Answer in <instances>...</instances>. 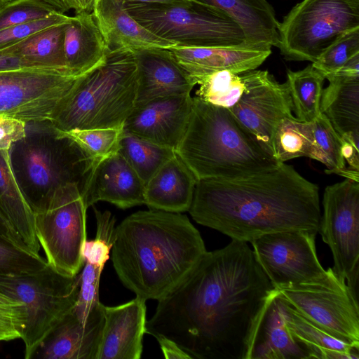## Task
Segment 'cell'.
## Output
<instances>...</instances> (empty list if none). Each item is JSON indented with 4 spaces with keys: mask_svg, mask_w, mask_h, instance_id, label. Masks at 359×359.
Returning a JSON list of instances; mask_svg holds the SVG:
<instances>
[{
    "mask_svg": "<svg viewBox=\"0 0 359 359\" xmlns=\"http://www.w3.org/2000/svg\"><path fill=\"white\" fill-rule=\"evenodd\" d=\"M275 287L247 242L206 251L158 300L145 333L168 338L191 359H245L259 312Z\"/></svg>",
    "mask_w": 359,
    "mask_h": 359,
    "instance_id": "1",
    "label": "cell"
},
{
    "mask_svg": "<svg viewBox=\"0 0 359 359\" xmlns=\"http://www.w3.org/2000/svg\"><path fill=\"white\" fill-rule=\"evenodd\" d=\"M189 212L197 223L247 243L287 230L318 233L321 216L318 185L285 163L236 179L197 180Z\"/></svg>",
    "mask_w": 359,
    "mask_h": 359,
    "instance_id": "2",
    "label": "cell"
},
{
    "mask_svg": "<svg viewBox=\"0 0 359 359\" xmlns=\"http://www.w3.org/2000/svg\"><path fill=\"white\" fill-rule=\"evenodd\" d=\"M185 215L150 209L115 227L111 261L122 284L144 300L171 291L206 252Z\"/></svg>",
    "mask_w": 359,
    "mask_h": 359,
    "instance_id": "3",
    "label": "cell"
},
{
    "mask_svg": "<svg viewBox=\"0 0 359 359\" xmlns=\"http://www.w3.org/2000/svg\"><path fill=\"white\" fill-rule=\"evenodd\" d=\"M175 151L197 180L236 179L281 163L255 142L229 109L196 96L192 97L188 126Z\"/></svg>",
    "mask_w": 359,
    "mask_h": 359,
    "instance_id": "4",
    "label": "cell"
},
{
    "mask_svg": "<svg viewBox=\"0 0 359 359\" xmlns=\"http://www.w3.org/2000/svg\"><path fill=\"white\" fill-rule=\"evenodd\" d=\"M18 186L34 211L43 209L60 187L76 184L83 194L99 162L50 121L27 123L25 135L9 151Z\"/></svg>",
    "mask_w": 359,
    "mask_h": 359,
    "instance_id": "5",
    "label": "cell"
},
{
    "mask_svg": "<svg viewBox=\"0 0 359 359\" xmlns=\"http://www.w3.org/2000/svg\"><path fill=\"white\" fill-rule=\"evenodd\" d=\"M137 83L133 50L108 51L101 64L77 79L51 123L64 132L123 128L135 105Z\"/></svg>",
    "mask_w": 359,
    "mask_h": 359,
    "instance_id": "6",
    "label": "cell"
},
{
    "mask_svg": "<svg viewBox=\"0 0 359 359\" xmlns=\"http://www.w3.org/2000/svg\"><path fill=\"white\" fill-rule=\"evenodd\" d=\"M128 13L159 38L185 47L245 44L241 27L222 11L195 1L177 4L124 3Z\"/></svg>",
    "mask_w": 359,
    "mask_h": 359,
    "instance_id": "7",
    "label": "cell"
},
{
    "mask_svg": "<svg viewBox=\"0 0 359 359\" xmlns=\"http://www.w3.org/2000/svg\"><path fill=\"white\" fill-rule=\"evenodd\" d=\"M80 273L67 276L48 264L32 273L0 276V290L25 306L26 321L21 339L25 358L33 353L54 327L74 307Z\"/></svg>",
    "mask_w": 359,
    "mask_h": 359,
    "instance_id": "8",
    "label": "cell"
},
{
    "mask_svg": "<svg viewBox=\"0 0 359 359\" xmlns=\"http://www.w3.org/2000/svg\"><path fill=\"white\" fill-rule=\"evenodd\" d=\"M357 28L359 0H303L279 22L278 48L287 60L313 62Z\"/></svg>",
    "mask_w": 359,
    "mask_h": 359,
    "instance_id": "9",
    "label": "cell"
},
{
    "mask_svg": "<svg viewBox=\"0 0 359 359\" xmlns=\"http://www.w3.org/2000/svg\"><path fill=\"white\" fill-rule=\"evenodd\" d=\"M87 209L79 187L69 183L59 187L46 205L34 212L35 233L46 262L64 276H76L83 266Z\"/></svg>",
    "mask_w": 359,
    "mask_h": 359,
    "instance_id": "10",
    "label": "cell"
},
{
    "mask_svg": "<svg viewBox=\"0 0 359 359\" xmlns=\"http://www.w3.org/2000/svg\"><path fill=\"white\" fill-rule=\"evenodd\" d=\"M280 297L334 337L359 347L358 300L332 268L320 280L279 288Z\"/></svg>",
    "mask_w": 359,
    "mask_h": 359,
    "instance_id": "11",
    "label": "cell"
},
{
    "mask_svg": "<svg viewBox=\"0 0 359 359\" xmlns=\"http://www.w3.org/2000/svg\"><path fill=\"white\" fill-rule=\"evenodd\" d=\"M79 76L66 69L27 67L0 72V116L25 123L52 121Z\"/></svg>",
    "mask_w": 359,
    "mask_h": 359,
    "instance_id": "12",
    "label": "cell"
},
{
    "mask_svg": "<svg viewBox=\"0 0 359 359\" xmlns=\"http://www.w3.org/2000/svg\"><path fill=\"white\" fill-rule=\"evenodd\" d=\"M318 231L332 252L333 271L358 299L359 182L346 178L326 187Z\"/></svg>",
    "mask_w": 359,
    "mask_h": 359,
    "instance_id": "13",
    "label": "cell"
},
{
    "mask_svg": "<svg viewBox=\"0 0 359 359\" xmlns=\"http://www.w3.org/2000/svg\"><path fill=\"white\" fill-rule=\"evenodd\" d=\"M317 232L287 230L250 242L257 261L275 288L320 280L327 275L316 254Z\"/></svg>",
    "mask_w": 359,
    "mask_h": 359,
    "instance_id": "14",
    "label": "cell"
},
{
    "mask_svg": "<svg viewBox=\"0 0 359 359\" xmlns=\"http://www.w3.org/2000/svg\"><path fill=\"white\" fill-rule=\"evenodd\" d=\"M229 109L255 142L273 158V140L277 126L283 118L293 116L287 83H278L266 71Z\"/></svg>",
    "mask_w": 359,
    "mask_h": 359,
    "instance_id": "15",
    "label": "cell"
},
{
    "mask_svg": "<svg viewBox=\"0 0 359 359\" xmlns=\"http://www.w3.org/2000/svg\"><path fill=\"white\" fill-rule=\"evenodd\" d=\"M191 107L190 94L136 104L124 122L123 132L176 151L187 128Z\"/></svg>",
    "mask_w": 359,
    "mask_h": 359,
    "instance_id": "16",
    "label": "cell"
},
{
    "mask_svg": "<svg viewBox=\"0 0 359 359\" xmlns=\"http://www.w3.org/2000/svg\"><path fill=\"white\" fill-rule=\"evenodd\" d=\"M104 306L94 309L86 321L73 309L39 345L31 358L95 359L104 326Z\"/></svg>",
    "mask_w": 359,
    "mask_h": 359,
    "instance_id": "17",
    "label": "cell"
},
{
    "mask_svg": "<svg viewBox=\"0 0 359 359\" xmlns=\"http://www.w3.org/2000/svg\"><path fill=\"white\" fill-rule=\"evenodd\" d=\"M146 300L137 297L104 306V326L95 359H139L146 331Z\"/></svg>",
    "mask_w": 359,
    "mask_h": 359,
    "instance_id": "18",
    "label": "cell"
},
{
    "mask_svg": "<svg viewBox=\"0 0 359 359\" xmlns=\"http://www.w3.org/2000/svg\"><path fill=\"white\" fill-rule=\"evenodd\" d=\"M245 359H312L309 351L298 344L287 330L276 288L254 321Z\"/></svg>",
    "mask_w": 359,
    "mask_h": 359,
    "instance_id": "19",
    "label": "cell"
},
{
    "mask_svg": "<svg viewBox=\"0 0 359 359\" xmlns=\"http://www.w3.org/2000/svg\"><path fill=\"white\" fill-rule=\"evenodd\" d=\"M145 184L117 151L100 160L92 170L82 194L88 207L98 201L126 209L144 204Z\"/></svg>",
    "mask_w": 359,
    "mask_h": 359,
    "instance_id": "20",
    "label": "cell"
},
{
    "mask_svg": "<svg viewBox=\"0 0 359 359\" xmlns=\"http://www.w3.org/2000/svg\"><path fill=\"white\" fill-rule=\"evenodd\" d=\"M133 52L137 74L135 104L158 97L190 94L196 85L169 49L145 48Z\"/></svg>",
    "mask_w": 359,
    "mask_h": 359,
    "instance_id": "21",
    "label": "cell"
},
{
    "mask_svg": "<svg viewBox=\"0 0 359 359\" xmlns=\"http://www.w3.org/2000/svg\"><path fill=\"white\" fill-rule=\"evenodd\" d=\"M168 49L194 81L200 77L221 70L241 73L256 69L271 53L270 46L247 44L231 47H185L174 45Z\"/></svg>",
    "mask_w": 359,
    "mask_h": 359,
    "instance_id": "22",
    "label": "cell"
},
{
    "mask_svg": "<svg viewBox=\"0 0 359 359\" xmlns=\"http://www.w3.org/2000/svg\"><path fill=\"white\" fill-rule=\"evenodd\" d=\"M92 13L109 52L168 48L175 45L153 34L137 22L128 13L121 0H95Z\"/></svg>",
    "mask_w": 359,
    "mask_h": 359,
    "instance_id": "23",
    "label": "cell"
},
{
    "mask_svg": "<svg viewBox=\"0 0 359 359\" xmlns=\"http://www.w3.org/2000/svg\"><path fill=\"white\" fill-rule=\"evenodd\" d=\"M197 179L176 154L145 184L144 204L150 209L170 212L189 211Z\"/></svg>",
    "mask_w": 359,
    "mask_h": 359,
    "instance_id": "24",
    "label": "cell"
},
{
    "mask_svg": "<svg viewBox=\"0 0 359 359\" xmlns=\"http://www.w3.org/2000/svg\"><path fill=\"white\" fill-rule=\"evenodd\" d=\"M325 79L320 113L340 137L359 138V72L342 67Z\"/></svg>",
    "mask_w": 359,
    "mask_h": 359,
    "instance_id": "25",
    "label": "cell"
},
{
    "mask_svg": "<svg viewBox=\"0 0 359 359\" xmlns=\"http://www.w3.org/2000/svg\"><path fill=\"white\" fill-rule=\"evenodd\" d=\"M66 68L80 76L101 64L108 50L92 13L70 17L65 28Z\"/></svg>",
    "mask_w": 359,
    "mask_h": 359,
    "instance_id": "26",
    "label": "cell"
},
{
    "mask_svg": "<svg viewBox=\"0 0 359 359\" xmlns=\"http://www.w3.org/2000/svg\"><path fill=\"white\" fill-rule=\"evenodd\" d=\"M227 14L242 29L245 44L276 46L278 26L275 11L266 0H193Z\"/></svg>",
    "mask_w": 359,
    "mask_h": 359,
    "instance_id": "27",
    "label": "cell"
},
{
    "mask_svg": "<svg viewBox=\"0 0 359 359\" xmlns=\"http://www.w3.org/2000/svg\"><path fill=\"white\" fill-rule=\"evenodd\" d=\"M9 151H0V215L19 238L23 248L40 255L35 233L34 212L24 197L15 177Z\"/></svg>",
    "mask_w": 359,
    "mask_h": 359,
    "instance_id": "28",
    "label": "cell"
},
{
    "mask_svg": "<svg viewBox=\"0 0 359 359\" xmlns=\"http://www.w3.org/2000/svg\"><path fill=\"white\" fill-rule=\"evenodd\" d=\"M280 299L287 330L293 339L309 351L312 359L359 358L358 346L345 343L331 335Z\"/></svg>",
    "mask_w": 359,
    "mask_h": 359,
    "instance_id": "29",
    "label": "cell"
},
{
    "mask_svg": "<svg viewBox=\"0 0 359 359\" xmlns=\"http://www.w3.org/2000/svg\"><path fill=\"white\" fill-rule=\"evenodd\" d=\"M67 22L37 32L0 52L20 57L31 67L67 70L64 51L65 28Z\"/></svg>",
    "mask_w": 359,
    "mask_h": 359,
    "instance_id": "30",
    "label": "cell"
},
{
    "mask_svg": "<svg viewBox=\"0 0 359 359\" xmlns=\"http://www.w3.org/2000/svg\"><path fill=\"white\" fill-rule=\"evenodd\" d=\"M266 72L257 69L241 73L229 70L215 72L196 79V84L199 85L196 97L214 105L230 109Z\"/></svg>",
    "mask_w": 359,
    "mask_h": 359,
    "instance_id": "31",
    "label": "cell"
},
{
    "mask_svg": "<svg viewBox=\"0 0 359 359\" xmlns=\"http://www.w3.org/2000/svg\"><path fill=\"white\" fill-rule=\"evenodd\" d=\"M325 76L311 64L299 71L288 70L287 85L296 118L312 122L320 114Z\"/></svg>",
    "mask_w": 359,
    "mask_h": 359,
    "instance_id": "32",
    "label": "cell"
},
{
    "mask_svg": "<svg viewBox=\"0 0 359 359\" xmlns=\"http://www.w3.org/2000/svg\"><path fill=\"white\" fill-rule=\"evenodd\" d=\"M313 142L309 157L323 163L325 170L358 181V171L346 168L342 156V140L327 118L322 113L312 121Z\"/></svg>",
    "mask_w": 359,
    "mask_h": 359,
    "instance_id": "33",
    "label": "cell"
},
{
    "mask_svg": "<svg viewBox=\"0 0 359 359\" xmlns=\"http://www.w3.org/2000/svg\"><path fill=\"white\" fill-rule=\"evenodd\" d=\"M118 152L126 159L146 184L176 151L129 133L122 134Z\"/></svg>",
    "mask_w": 359,
    "mask_h": 359,
    "instance_id": "34",
    "label": "cell"
},
{
    "mask_svg": "<svg viewBox=\"0 0 359 359\" xmlns=\"http://www.w3.org/2000/svg\"><path fill=\"white\" fill-rule=\"evenodd\" d=\"M313 142L312 122L295 116L283 118L277 126L273 140V158L278 163L298 157H309Z\"/></svg>",
    "mask_w": 359,
    "mask_h": 359,
    "instance_id": "35",
    "label": "cell"
},
{
    "mask_svg": "<svg viewBox=\"0 0 359 359\" xmlns=\"http://www.w3.org/2000/svg\"><path fill=\"white\" fill-rule=\"evenodd\" d=\"M97 224L95 239L86 240L83 248L84 262L104 266L109 259L115 231V218L109 211L102 212L93 205Z\"/></svg>",
    "mask_w": 359,
    "mask_h": 359,
    "instance_id": "36",
    "label": "cell"
},
{
    "mask_svg": "<svg viewBox=\"0 0 359 359\" xmlns=\"http://www.w3.org/2000/svg\"><path fill=\"white\" fill-rule=\"evenodd\" d=\"M95 159L100 161L118 151L122 128L74 130L66 132Z\"/></svg>",
    "mask_w": 359,
    "mask_h": 359,
    "instance_id": "37",
    "label": "cell"
},
{
    "mask_svg": "<svg viewBox=\"0 0 359 359\" xmlns=\"http://www.w3.org/2000/svg\"><path fill=\"white\" fill-rule=\"evenodd\" d=\"M47 265L41 255L32 254L0 236V276L32 273Z\"/></svg>",
    "mask_w": 359,
    "mask_h": 359,
    "instance_id": "38",
    "label": "cell"
},
{
    "mask_svg": "<svg viewBox=\"0 0 359 359\" xmlns=\"http://www.w3.org/2000/svg\"><path fill=\"white\" fill-rule=\"evenodd\" d=\"M358 53L359 28H357L341 36L311 65L326 77L340 69L352 56Z\"/></svg>",
    "mask_w": 359,
    "mask_h": 359,
    "instance_id": "39",
    "label": "cell"
},
{
    "mask_svg": "<svg viewBox=\"0 0 359 359\" xmlns=\"http://www.w3.org/2000/svg\"><path fill=\"white\" fill-rule=\"evenodd\" d=\"M56 13L54 7L41 0H11L0 11V29L46 18Z\"/></svg>",
    "mask_w": 359,
    "mask_h": 359,
    "instance_id": "40",
    "label": "cell"
},
{
    "mask_svg": "<svg viewBox=\"0 0 359 359\" xmlns=\"http://www.w3.org/2000/svg\"><path fill=\"white\" fill-rule=\"evenodd\" d=\"M103 269V266L84 262L79 273V290L73 311L82 321H86L91 311L101 304L99 285Z\"/></svg>",
    "mask_w": 359,
    "mask_h": 359,
    "instance_id": "41",
    "label": "cell"
},
{
    "mask_svg": "<svg viewBox=\"0 0 359 359\" xmlns=\"http://www.w3.org/2000/svg\"><path fill=\"white\" fill-rule=\"evenodd\" d=\"M25 321V304L0 290V342L20 339Z\"/></svg>",
    "mask_w": 359,
    "mask_h": 359,
    "instance_id": "42",
    "label": "cell"
},
{
    "mask_svg": "<svg viewBox=\"0 0 359 359\" xmlns=\"http://www.w3.org/2000/svg\"><path fill=\"white\" fill-rule=\"evenodd\" d=\"M70 17L62 13L23 24H20L0 29V50L12 46L30 35L48 27L64 24Z\"/></svg>",
    "mask_w": 359,
    "mask_h": 359,
    "instance_id": "43",
    "label": "cell"
},
{
    "mask_svg": "<svg viewBox=\"0 0 359 359\" xmlns=\"http://www.w3.org/2000/svg\"><path fill=\"white\" fill-rule=\"evenodd\" d=\"M27 123L13 117L0 116V151H9L13 144L25 135Z\"/></svg>",
    "mask_w": 359,
    "mask_h": 359,
    "instance_id": "44",
    "label": "cell"
},
{
    "mask_svg": "<svg viewBox=\"0 0 359 359\" xmlns=\"http://www.w3.org/2000/svg\"><path fill=\"white\" fill-rule=\"evenodd\" d=\"M342 156L349 168L359 172V140L349 137H341Z\"/></svg>",
    "mask_w": 359,
    "mask_h": 359,
    "instance_id": "45",
    "label": "cell"
},
{
    "mask_svg": "<svg viewBox=\"0 0 359 359\" xmlns=\"http://www.w3.org/2000/svg\"><path fill=\"white\" fill-rule=\"evenodd\" d=\"M158 341L164 357L168 359H187L191 357L172 340L163 337L156 338Z\"/></svg>",
    "mask_w": 359,
    "mask_h": 359,
    "instance_id": "46",
    "label": "cell"
},
{
    "mask_svg": "<svg viewBox=\"0 0 359 359\" xmlns=\"http://www.w3.org/2000/svg\"><path fill=\"white\" fill-rule=\"evenodd\" d=\"M31 67L18 57L0 52V72Z\"/></svg>",
    "mask_w": 359,
    "mask_h": 359,
    "instance_id": "47",
    "label": "cell"
},
{
    "mask_svg": "<svg viewBox=\"0 0 359 359\" xmlns=\"http://www.w3.org/2000/svg\"><path fill=\"white\" fill-rule=\"evenodd\" d=\"M67 11L72 9L75 14L92 13L95 0H61Z\"/></svg>",
    "mask_w": 359,
    "mask_h": 359,
    "instance_id": "48",
    "label": "cell"
},
{
    "mask_svg": "<svg viewBox=\"0 0 359 359\" xmlns=\"http://www.w3.org/2000/svg\"><path fill=\"white\" fill-rule=\"evenodd\" d=\"M0 236L7 240L8 241L13 243L17 246H20V241L8 225V224L0 215Z\"/></svg>",
    "mask_w": 359,
    "mask_h": 359,
    "instance_id": "49",
    "label": "cell"
},
{
    "mask_svg": "<svg viewBox=\"0 0 359 359\" xmlns=\"http://www.w3.org/2000/svg\"><path fill=\"white\" fill-rule=\"evenodd\" d=\"M123 3H133V4H177V3H186L192 0H121Z\"/></svg>",
    "mask_w": 359,
    "mask_h": 359,
    "instance_id": "50",
    "label": "cell"
},
{
    "mask_svg": "<svg viewBox=\"0 0 359 359\" xmlns=\"http://www.w3.org/2000/svg\"><path fill=\"white\" fill-rule=\"evenodd\" d=\"M54 7L58 12L65 13L67 11L61 0H41Z\"/></svg>",
    "mask_w": 359,
    "mask_h": 359,
    "instance_id": "51",
    "label": "cell"
},
{
    "mask_svg": "<svg viewBox=\"0 0 359 359\" xmlns=\"http://www.w3.org/2000/svg\"><path fill=\"white\" fill-rule=\"evenodd\" d=\"M11 0H0V11L4 8Z\"/></svg>",
    "mask_w": 359,
    "mask_h": 359,
    "instance_id": "52",
    "label": "cell"
}]
</instances>
